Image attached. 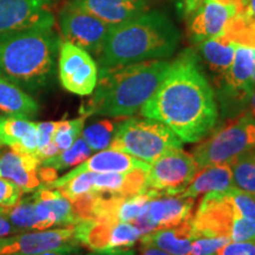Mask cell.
<instances>
[{"mask_svg": "<svg viewBox=\"0 0 255 255\" xmlns=\"http://www.w3.org/2000/svg\"><path fill=\"white\" fill-rule=\"evenodd\" d=\"M139 115L163 123L186 143L202 141L215 129L220 121L218 101L195 50H184L170 62Z\"/></svg>", "mask_w": 255, "mask_h": 255, "instance_id": "1", "label": "cell"}, {"mask_svg": "<svg viewBox=\"0 0 255 255\" xmlns=\"http://www.w3.org/2000/svg\"><path fill=\"white\" fill-rule=\"evenodd\" d=\"M180 37L177 27L167 14L159 11H146L111 26L97 56L98 69L169 58L176 51Z\"/></svg>", "mask_w": 255, "mask_h": 255, "instance_id": "2", "label": "cell"}, {"mask_svg": "<svg viewBox=\"0 0 255 255\" xmlns=\"http://www.w3.org/2000/svg\"><path fill=\"white\" fill-rule=\"evenodd\" d=\"M170 62L146 60L126 66L100 69L90 101L83 105V116L98 115L123 119L139 113L163 79Z\"/></svg>", "mask_w": 255, "mask_h": 255, "instance_id": "3", "label": "cell"}, {"mask_svg": "<svg viewBox=\"0 0 255 255\" xmlns=\"http://www.w3.org/2000/svg\"><path fill=\"white\" fill-rule=\"evenodd\" d=\"M60 40L53 26L0 33V77L26 92L49 85L55 73Z\"/></svg>", "mask_w": 255, "mask_h": 255, "instance_id": "4", "label": "cell"}, {"mask_svg": "<svg viewBox=\"0 0 255 255\" xmlns=\"http://www.w3.org/2000/svg\"><path fill=\"white\" fill-rule=\"evenodd\" d=\"M255 150V119L239 115L222 121L193 150L199 169L216 164H231L240 156Z\"/></svg>", "mask_w": 255, "mask_h": 255, "instance_id": "5", "label": "cell"}, {"mask_svg": "<svg viewBox=\"0 0 255 255\" xmlns=\"http://www.w3.org/2000/svg\"><path fill=\"white\" fill-rule=\"evenodd\" d=\"M182 145L183 142L163 123L145 117H130L120 121L109 148L152 164L167 151Z\"/></svg>", "mask_w": 255, "mask_h": 255, "instance_id": "6", "label": "cell"}, {"mask_svg": "<svg viewBox=\"0 0 255 255\" xmlns=\"http://www.w3.org/2000/svg\"><path fill=\"white\" fill-rule=\"evenodd\" d=\"M199 170L193 155L182 148L173 149L150 165L146 175V189L157 191L158 196L178 195L186 190Z\"/></svg>", "mask_w": 255, "mask_h": 255, "instance_id": "7", "label": "cell"}, {"mask_svg": "<svg viewBox=\"0 0 255 255\" xmlns=\"http://www.w3.org/2000/svg\"><path fill=\"white\" fill-rule=\"evenodd\" d=\"M59 27L64 40L95 56L100 55L111 28L72 0L60 11Z\"/></svg>", "mask_w": 255, "mask_h": 255, "instance_id": "8", "label": "cell"}, {"mask_svg": "<svg viewBox=\"0 0 255 255\" xmlns=\"http://www.w3.org/2000/svg\"><path fill=\"white\" fill-rule=\"evenodd\" d=\"M97 63L88 51L66 40L60 41L58 73L62 87L78 96L91 95L98 82Z\"/></svg>", "mask_w": 255, "mask_h": 255, "instance_id": "9", "label": "cell"}, {"mask_svg": "<svg viewBox=\"0 0 255 255\" xmlns=\"http://www.w3.org/2000/svg\"><path fill=\"white\" fill-rule=\"evenodd\" d=\"M75 226L21 232L0 239V255H38L46 252L79 248Z\"/></svg>", "mask_w": 255, "mask_h": 255, "instance_id": "10", "label": "cell"}, {"mask_svg": "<svg viewBox=\"0 0 255 255\" xmlns=\"http://www.w3.org/2000/svg\"><path fill=\"white\" fill-rule=\"evenodd\" d=\"M235 209L226 193H207L201 200L195 214L190 219L191 228L196 238H229Z\"/></svg>", "mask_w": 255, "mask_h": 255, "instance_id": "11", "label": "cell"}, {"mask_svg": "<svg viewBox=\"0 0 255 255\" xmlns=\"http://www.w3.org/2000/svg\"><path fill=\"white\" fill-rule=\"evenodd\" d=\"M52 0H0V33L55 25Z\"/></svg>", "mask_w": 255, "mask_h": 255, "instance_id": "12", "label": "cell"}, {"mask_svg": "<svg viewBox=\"0 0 255 255\" xmlns=\"http://www.w3.org/2000/svg\"><path fill=\"white\" fill-rule=\"evenodd\" d=\"M239 14L240 12L225 0H205L191 15L188 36L194 44L222 36L229 21Z\"/></svg>", "mask_w": 255, "mask_h": 255, "instance_id": "13", "label": "cell"}, {"mask_svg": "<svg viewBox=\"0 0 255 255\" xmlns=\"http://www.w3.org/2000/svg\"><path fill=\"white\" fill-rule=\"evenodd\" d=\"M144 169L148 170L150 169V164L145 163L141 159L133 157L131 155H128L126 152L115 150V149H104V150L98 151L97 154L91 155L88 159L78 164L75 169L69 171L68 174L63 175L62 177L56 178L53 182L46 184L45 187L56 189L62 186L64 182L70 180V178L76 176V175L87 173H128L132 169Z\"/></svg>", "mask_w": 255, "mask_h": 255, "instance_id": "14", "label": "cell"}, {"mask_svg": "<svg viewBox=\"0 0 255 255\" xmlns=\"http://www.w3.org/2000/svg\"><path fill=\"white\" fill-rule=\"evenodd\" d=\"M40 159L34 155L13 150L0 156V177L11 181L25 193H34L43 186L38 169Z\"/></svg>", "mask_w": 255, "mask_h": 255, "instance_id": "15", "label": "cell"}, {"mask_svg": "<svg viewBox=\"0 0 255 255\" xmlns=\"http://www.w3.org/2000/svg\"><path fill=\"white\" fill-rule=\"evenodd\" d=\"M0 208L11 221L17 233L44 231L56 226L49 207L33 196L20 199L14 206Z\"/></svg>", "mask_w": 255, "mask_h": 255, "instance_id": "16", "label": "cell"}, {"mask_svg": "<svg viewBox=\"0 0 255 255\" xmlns=\"http://www.w3.org/2000/svg\"><path fill=\"white\" fill-rule=\"evenodd\" d=\"M193 197L162 195L150 200L145 214L157 229L176 227L193 216Z\"/></svg>", "mask_w": 255, "mask_h": 255, "instance_id": "17", "label": "cell"}, {"mask_svg": "<svg viewBox=\"0 0 255 255\" xmlns=\"http://www.w3.org/2000/svg\"><path fill=\"white\" fill-rule=\"evenodd\" d=\"M105 24L115 26L148 11L146 0H72Z\"/></svg>", "mask_w": 255, "mask_h": 255, "instance_id": "18", "label": "cell"}, {"mask_svg": "<svg viewBox=\"0 0 255 255\" xmlns=\"http://www.w3.org/2000/svg\"><path fill=\"white\" fill-rule=\"evenodd\" d=\"M0 144L11 150L38 157L37 123L30 120L0 116Z\"/></svg>", "mask_w": 255, "mask_h": 255, "instance_id": "19", "label": "cell"}, {"mask_svg": "<svg viewBox=\"0 0 255 255\" xmlns=\"http://www.w3.org/2000/svg\"><path fill=\"white\" fill-rule=\"evenodd\" d=\"M190 219L176 227L157 229L142 235L139 239L141 245L155 246L171 255H188L191 242L196 239L191 228Z\"/></svg>", "mask_w": 255, "mask_h": 255, "instance_id": "20", "label": "cell"}, {"mask_svg": "<svg viewBox=\"0 0 255 255\" xmlns=\"http://www.w3.org/2000/svg\"><path fill=\"white\" fill-rule=\"evenodd\" d=\"M195 45L197 57L214 73V81L225 76L234 59L237 44L225 36H218L200 41Z\"/></svg>", "mask_w": 255, "mask_h": 255, "instance_id": "21", "label": "cell"}, {"mask_svg": "<svg viewBox=\"0 0 255 255\" xmlns=\"http://www.w3.org/2000/svg\"><path fill=\"white\" fill-rule=\"evenodd\" d=\"M0 113L8 117L32 120L39 114V104L28 92L0 77Z\"/></svg>", "mask_w": 255, "mask_h": 255, "instance_id": "22", "label": "cell"}, {"mask_svg": "<svg viewBox=\"0 0 255 255\" xmlns=\"http://www.w3.org/2000/svg\"><path fill=\"white\" fill-rule=\"evenodd\" d=\"M232 187H234V184H233L231 164L210 165V167L203 168L200 174L195 175L182 195L196 199L202 194L213 193V191L226 193Z\"/></svg>", "mask_w": 255, "mask_h": 255, "instance_id": "23", "label": "cell"}, {"mask_svg": "<svg viewBox=\"0 0 255 255\" xmlns=\"http://www.w3.org/2000/svg\"><path fill=\"white\" fill-rule=\"evenodd\" d=\"M117 222L108 219L85 220L75 225L76 238L81 246L92 252L109 251V242L114 226Z\"/></svg>", "mask_w": 255, "mask_h": 255, "instance_id": "24", "label": "cell"}, {"mask_svg": "<svg viewBox=\"0 0 255 255\" xmlns=\"http://www.w3.org/2000/svg\"><path fill=\"white\" fill-rule=\"evenodd\" d=\"M120 120L121 119L102 120L92 123L91 126L83 129L81 136L94 152L104 150L110 146Z\"/></svg>", "mask_w": 255, "mask_h": 255, "instance_id": "25", "label": "cell"}, {"mask_svg": "<svg viewBox=\"0 0 255 255\" xmlns=\"http://www.w3.org/2000/svg\"><path fill=\"white\" fill-rule=\"evenodd\" d=\"M92 151L88 143L84 141L82 136H79L76 142L69 149L59 152L53 157L40 161V165L55 168L56 170H64V169L73 167V165L81 164L85 159H88L92 155Z\"/></svg>", "mask_w": 255, "mask_h": 255, "instance_id": "26", "label": "cell"}, {"mask_svg": "<svg viewBox=\"0 0 255 255\" xmlns=\"http://www.w3.org/2000/svg\"><path fill=\"white\" fill-rule=\"evenodd\" d=\"M231 167L234 187L255 195V150L238 157Z\"/></svg>", "mask_w": 255, "mask_h": 255, "instance_id": "27", "label": "cell"}, {"mask_svg": "<svg viewBox=\"0 0 255 255\" xmlns=\"http://www.w3.org/2000/svg\"><path fill=\"white\" fill-rule=\"evenodd\" d=\"M85 120H87V116L82 115L78 119L63 120L57 122L52 141L57 145L59 152L69 149L76 142V139L82 135Z\"/></svg>", "mask_w": 255, "mask_h": 255, "instance_id": "28", "label": "cell"}, {"mask_svg": "<svg viewBox=\"0 0 255 255\" xmlns=\"http://www.w3.org/2000/svg\"><path fill=\"white\" fill-rule=\"evenodd\" d=\"M157 197V191L152 189H146L144 193L137 194V195L129 197L121 203L117 219L119 222H130L141 216L148 209V205L150 200Z\"/></svg>", "mask_w": 255, "mask_h": 255, "instance_id": "29", "label": "cell"}, {"mask_svg": "<svg viewBox=\"0 0 255 255\" xmlns=\"http://www.w3.org/2000/svg\"><path fill=\"white\" fill-rule=\"evenodd\" d=\"M142 238L139 229L130 222H117L111 232L109 251L131 250Z\"/></svg>", "mask_w": 255, "mask_h": 255, "instance_id": "30", "label": "cell"}, {"mask_svg": "<svg viewBox=\"0 0 255 255\" xmlns=\"http://www.w3.org/2000/svg\"><path fill=\"white\" fill-rule=\"evenodd\" d=\"M227 194L231 197L235 213L238 215L255 220V195L242 191L235 187L228 189Z\"/></svg>", "mask_w": 255, "mask_h": 255, "instance_id": "31", "label": "cell"}, {"mask_svg": "<svg viewBox=\"0 0 255 255\" xmlns=\"http://www.w3.org/2000/svg\"><path fill=\"white\" fill-rule=\"evenodd\" d=\"M126 173H95L92 191L120 195Z\"/></svg>", "mask_w": 255, "mask_h": 255, "instance_id": "32", "label": "cell"}, {"mask_svg": "<svg viewBox=\"0 0 255 255\" xmlns=\"http://www.w3.org/2000/svg\"><path fill=\"white\" fill-rule=\"evenodd\" d=\"M231 242L227 237L206 238L200 237L191 242L190 251L188 255H216L221 248Z\"/></svg>", "mask_w": 255, "mask_h": 255, "instance_id": "33", "label": "cell"}, {"mask_svg": "<svg viewBox=\"0 0 255 255\" xmlns=\"http://www.w3.org/2000/svg\"><path fill=\"white\" fill-rule=\"evenodd\" d=\"M229 239L234 242L255 240V220L244 218L235 213Z\"/></svg>", "mask_w": 255, "mask_h": 255, "instance_id": "34", "label": "cell"}, {"mask_svg": "<svg viewBox=\"0 0 255 255\" xmlns=\"http://www.w3.org/2000/svg\"><path fill=\"white\" fill-rule=\"evenodd\" d=\"M24 191L11 181L0 177V207L14 206L23 196Z\"/></svg>", "mask_w": 255, "mask_h": 255, "instance_id": "35", "label": "cell"}, {"mask_svg": "<svg viewBox=\"0 0 255 255\" xmlns=\"http://www.w3.org/2000/svg\"><path fill=\"white\" fill-rule=\"evenodd\" d=\"M216 255H255V240L234 242L225 245Z\"/></svg>", "mask_w": 255, "mask_h": 255, "instance_id": "36", "label": "cell"}, {"mask_svg": "<svg viewBox=\"0 0 255 255\" xmlns=\"http://www.w3.org/2000/svg\"><path fill=\"white\" fill-rule=\"evenodd\" d=\"M57 122H40L37 123L38 129V152L52 142Z\"/></svg>", "mask_w": 255, "mask_h": 255, "instance_id": "37", "label": "cell"}, {"mask_svg": "<svg viewBox=\"0 0 255 255\" xmlns=\"http://www.w3.org/2000/svg\"><path fill=\"white\" fill-rule=\"evenodd\" d=\"M14 234H17V231L12 226L11 221L5 215V213L0 208V239L11 237V235Z\"/></svg>", "mask_w": 255, "mask_h": 255, "instance_id": "38", "label": "cell"}, {"mask_svg": "<svg viewBox=\"0 0 255 255\" xmlns=\"http://www.w3.org/2000/svg\"><path fill=\"white\" fill-rule=\"evenodd\" d=\"M57 171L55 168H51V167H45V165H40L39 169H38V175H39V178L43 183V186H46L51 182L58 178L57 176Z\"/></svg>", "mask_w": 255, "mask_h": 255, "instance_id": "39", "label": "cell"}, {"mask_svg": "<svg viewBox=\"0 0 255 255\" xmlns=\"http://www.w3.org/2000/svg\"><path fill=\"white\" fill-rule=\"evenodd\" d=\"M205 0H183V12L186 15H193Z\"/></svg>", "mask_w": 255, "mask_h": 255, "instance_id": "40", "label": "cell"}, {"mask_svg": "<svg viewBox=\"0 0 255 255\" xmlns=\"http://www.w3.org/2000/svg\"><path fill=\"white\" fill-rule=\"evenodd\" d=\"M139 255H171V254L159 250V248L155 246H150V245H141V247H139Z\"/></svg>", "mask_w": 255, "mask_h": 255, "instance_id": "41", "label": "cell"}, {"mask_svg": "<svg viewBox=\"0 0 255 255\" xmlns=\"http://www.w3.org/2000/svg\"><path fill=\"white\" fill-rule=\"evenodd\" d=\"M85 255H135L132 250H123V251H107V252H91V253Z\"/></svg>", "mask_w": 255, "mask_h": 255, "instance_id": "42", "label": "cell"}, {"mask_svg": "<svg viewBox=\"0 0 255 255\" xmlns=\"http://www.w3.org/2000/svg\"><path fill=\"white\" fill-rule=\"evenodd\" d=\"M79 252V248H64V250L46 252V253L38 255H76Z\"/></svg>", "mask_w": 255, "mask_h": 255, "instance_id": "43", "label": "cell"}, {"mask_svg": "<svg viewBox=\"0 0 255 255\" xmlns=\"http://www.w3.org/2000/svg\"><path fill=\"white\" fill-rule=\"evenodd\" d=\"M244 115H248V116L255 119V91L250 97V101H248V103L246 105V109L244 111Z\"/></svg>", "mask_w": 255, "mask_h": 255, "instance_id": "44", "label": "cell"}, {"mask_svg": "<svg viewBox=\"0 0 255 255\" xmlns=\"http://www.w3.org/2000/svg\"><path fill=\"white\" fill-rule=\"evenodd\" d=\"M245 13H246L248 18L255 21V0H248L247 8L245 11Z\"/></svg>", "mask_w": 255, "mask_h": 255, "instance_id": "45", "label": "cell"}, {"mask_svg": "<svg viewBox=\"0 0 255 255\" xmlns=\"http://www.w3.org/2000/svg\"><path fill=\"white\" fill-rule=\"evenodd\" d=\"M252 88H253V90L255 91V69H254L253 76H252Z\"/></svg>", "mask_w": 255, "mask_h": 255, "instance_id": "46", "label": "cell"}]
</instances>
